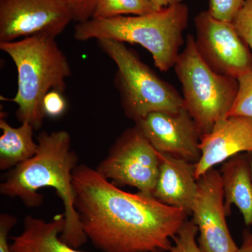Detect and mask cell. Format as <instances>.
Returning a JSON list of instances; mask_svg holds the SVG:
<instances>
[{"label":"cell","mask_w":252,"mask_h":252,"mask_svg":"<svg viewBox=\"0 0 252 252\" xmlns=\"http://www.w3.org/2000/svg\"><path fill=\"white\" fill-rule=\"evenodd\" d=\"M72 183L83 230L102 252H169L188 220L184 210L124 191L86 164L74 169Z\"/></svg>","instance_id":"obj_1"},{"label":"cell","mask_w":252,"mask_h":252,"mask_svg":"<svg viewBox=\"0 0 252 252\" xmlns=\"http://www.w3.org/2000/svg\"><path fill=\"white\" fill-rule=\"evenodd\" d=\"M36 140L38 148L34 157L9 170L0 185V193L35 208L44 203L38 190L46 187L55 189L64 207V226L60 237L69 246L79 249L89 240L74 205L72 175L79 158L72 148L71 136L65 130L44 131Z\"/></svg>","instance_id":"obj_2"},{"label":"cell","mask_w":252,"mask_h":252,"mask_svg":"<svg viewBox=\"0 0 252 252\" xmlns=\"http://www.w3.org/2000/svg\"><path fill=\"white\" fill-rule=\"evenodd\" d=\"M189 20L188 6L182 2L139 16L92 18L77 23L74 36L80 41L108 39L139 44L152 54L156 67L166 72L178 59Z\"/></svg>","instance_id":"obj_3"},{"label":"cell","mask_w":252,"mask_h":252,"mask_svg":"<svg viewBox=\"0 0 252 252\" xmlns=\"http://www.w3.org/2000/svg\"><path fill=\"white\" fill-rule=\"evenodd\" d=\"M54 36H28L0 42L17 69L18 90L9 101L18 105V122L28 123L34 130L42 126L46 115L43 99L51 91L64 94L66 79L72 74L67 57Z\"/></svg>","instance_id":"obj_4"},{"label":"cell","mask_w":252,"mask_h":252,"mask_svg":"<svg viewBox=\"0 0 252 252\" xmlns=\"http://www.w3.org/2000/svg\"><path fill=\"white\" fill-rule=\"evenodd\" d=\"M97 44L117 64L114 83L127 119L135 122L151 113L177 112L184 108L182 94L126 44L108 39H98Z\"/></svg>","instance_id":"obj_5"},{"label":"cell","mask_w":252,"mask_h":252,"mask_svg":"<svg viewBox=\"0 0 252 252\" xmlns=\"http://www.w3.org/2000/svg\"><path fill=\"white\" fill-rule=\"evenodd\" d=\"M185 44L174 69L182 86L184 107L203 136L228 116L238 94V81L209 67L198 54L192 34L187 36Z\"/></svg>","instance_id":"obj_6"},{"label":"cell","mask_w":252,"mask_h":252,"mask_svg":"<svg viewBox=\"0 0 252 252\" xmlns=\"http://www.w3.org/2000/svg\"><path fill=\"white\" fill-rule=\"evenodd\" d=\"M159 165L158 152L134 126L118 137L95 170L117 187L153 195Z\"/></svg>","instance_id":"obj_7"},{"label":"cell","mask_w":252,"mask_h":252,"mask_svg":"<svg viewBox=\"0 0 252 252\" xmlns=\"http://www.w3.org/2000/svg\"><path fill=\"white\" fill-rule=\"evenodd\" d=\"M195 45L214 72L238 79L252 70V52L233 23L214 18L208 11L195 18Z\"/></svg>","instance_id":"obj_8"},{"label":"cell","mask_w":252,"mask_h":252,"mask_svg":"<svg viewBox=\"0 0 252 252\" xmlns=\"http://www.w3.org/2000/svg\"><path fill=\"white\" fill-rule=\"evenodd\" d=\"M72 21L59 0H0V42L36 35L56 37Z\"/></svg>","instance_id":"obj_9"},{"label":"cell","mask_w":252,"mask_h":252,"mask_svg":"<svg viewBox=\"0 0 252 252\" xmlns=\"http://www.w3.org/2000/svg\"><path fill=\"white\" fill-rule=\"evenodd\" d=\"M191 216L202 252H238L227 224L221 175L215 167L198 180Z\"/></svg>","instance_id":"obj_10"},{"label":"cell","mask_w":252,"mask_h":252,"mask_svg":"<svg viewBox=\"0 0 252 252\" xmlns=\"http://www.w3.org/2000/svg\"><path fill=\"white\" fill-rule=\"evenodd\" d=\"M135 126L158 152L196 164L203 134L185 107L177 112H153Z\"/></svg>","instance_id":"obj_11"},{"label":"cell","mask_w":252,"mask_h":252,"mask_svg":"<svg viewBox=\"0 0 252 252\" xmlns=\"http://www.w3.org/2000/svg\"><path fill=\"white\" fill-rule=\"evenodd\" d=\"M201 157L195 164L197 180L215 165L235 155L252 153V118L232 116L220 119L200 142Z\"/></svg>","instance_id":"obj_12"},{"label":"cell","mask_w":252,"mask_h":252,"mask_svg":"<svg viewBox=\"0 0 252 252\" xmlns=\"http://www.w3.org/2000/svg\"><path fill=\"white\" fill-rule=\"evenodd\" d=\"M160 165L154 198L161 203L180 209L191 216L198 190L195 164L158 152Z\"/></svg>","instance_id":"obj_13"},{"label":"cell","mask_w":252,"mask_h":252,"mask_svg":"<svg viewBox=\"0 0 252 252\" xmlns=\"http://www.w3.org/2000/svg\"><path fill=\"white\" fill-rule=\"evenodd\" d=\"M64 226L63 213L49 221L28 215L22 232L11 238L10 249L12 252H84L61 240Z\"/></svg>","instance_id":"obj_14"},{"label":"cell","mask_w":252,"mask_h":252,"mask_svg":"<svg viewBox=\"0 0 252 252\" xmlns=\"http://www.w3.org/2000/svg\"><path fill=\"white\" fill-rule=\"evenodd\" d=\"M220 171L227 216L234 205L243 215L245 224L252 226V176L248 153L230 158L222 163Z\"/></svg>","instance_id":"obj_15"},{"label":"cell","mask_w":252,"mask_h":252,"mask_svg":"<svg viewBox=\"0 0 252 252\" xmlns=\"http://www.w3.org/2000/svg\"><path fill=\"white\" fill-rule=\"evenodd\" d=\"M0 169L11 170L34 157L38 148L33 138L34 127L23 123L18 127H12L4 118H0Z\"/></svg>","instance_id":"obj_16"},{"label":"cell","mask_w":252,"mask_h":252,"mask_svg":"<svg viewBox=\"0 0 252 252\" xmlns=\"http://www.w3.org/2000/svg\"><path fill=\"white\" fill-rule=\"evenodd\" d=\"M158 10L148 0H99L93 18L139 16Z\"/></svg>","instance_id":"obj_17"},{"label":"cell","mask_w":252,"mask_h":252,"mask_svg":"<svg viewBox=\"0 0 252 252\" xmlns=\"http://www.w3.org/2000/svg\"><path fill=\"white\" fill-rule=\"evenodd\" d=\"M237 79L238 94L227 117L242 116L252 118V70Z\"/></svg>","instance_id":"obj_18"},{"label":"cell","mask_w":252,"mask_h":252,"mask_svg":"<svg viewBox=\"0 0 252 252\" xmlns=\"http://www.w3.org/2000/svg\"><path fill=\"white\" fill-rule=\"evenodd\" d=\"M198 228L191 220H187L172 239L169 252H202L197 242Z\"/></svg>","instance_id":"obj_19"},{"label":"cell","mask_w":252,"mask_h":252,"mask_svg":"<svg viewBox=\"0 0 252 252\" xmlns=\"http://www.w3.org/2000/svg\"><path fill=\"white\" fill-rule=\"evenodd\" d=\"M237 32L252 52V0H245L233 21Z\"/></svg>","instance_id":"obj_20"},{"label":"cell","mask_w":252,"mask_h":252,"mask_svg":"<svg viewBox=\"0 0 252 252\" xmlns=\"http://www.w3.org/2000/svg\"><path fill=\"white\" fill-rule=\"evenodd\" d=\"M245 0H210L208 12L214 18L233 22Z\"/></svg>","instance_id":"obj_21"},{"label":"cell","mask_w":252,"mask_h":252,"mask_svg":"<svg viewBox=\"0 0 252 252\" xmlns=\"http://www.w3.org/2000/svg\"><path fill=\"white\" fill-rule=\"evenodd\" d=\"M70 11L73 21L85 23L94 17L99 0H59Z\"/></svg>","instance_id":"obj_22"},{"label":"cell","mask_w":252,"mask_h":252,"mask_svg":"<svg viewBox=\"0 0 252 252\" xmlns=\"http://www.w3.org/2000/svg\"><path fill=\"white\" fill-rule=\"evenodd\" d=\"M63 94L57 91H51L43 99V109L46 117H61L65 112L67 103Z\"/></svg>","instance_id":"obj_23"},{"label":"cell","mask_w":252,"mask_h":252,"mask_svg":"<svg viewBox=\"0 0 252 252\" xmlns=\"http://www.w3.org/2000/svg\"><path fill=\"white\" fill-rule=\"evenodd\" d=\"M17 222V219L9 214L0 215V252H12L10 249L9 233Z\"/></svg>","instance_id":"obj_24"},{"label":"cell","mask_w":252,"mask_h":252,"mask_svg":"<svg viewBox=\"0 0 252 252\" xmlns=\"http://www.w3.org/2000/svg\"><path fill=\"white\" fill-rule=\"evenodd\" d=\"M238 252H252V233L250 230H244L243 242Z\"/></svg>","instance_id":"obj_25"},{"label":"cell","mask_w":252,"mask_h":252,"mask_svg":"<svg viewBox=\"0 0 252 252\" xmlns=\"http://www.w3.org/2000/svg\"><path fill=\"white\" fill-rule=\"evenodd\" d=\"M148 1L158 10L182 2V0H148Z\"/></svg>","instance_id":"obj_26"},{"label":"cell","mask_w":252,"mask_h":252,"mask_svg":"<svg viewBox=\"0 0 252 252\" xmlns=\"http://www.w3.org/2000/svg\"><path fill=\"white\" fill-rule=\"evenodd\" d=\"M248 154L249 157H250V167H251V172L252 176V153H248Z\"/></svg>","instance_id":"obj_27"},{"label":"cell","mask_w":252,"mask_h":252,"mask_svg":"<svg viewBox=\"0 0 252 252\" xmlns=\"http://www.w3.org/2000/svg\"><path fill=\"white\" fill-rule=\"evenodd\" d=\"M168 252L160 251V252Z\"/></svg>","instance_id":"obj_28"}]
</instances>
